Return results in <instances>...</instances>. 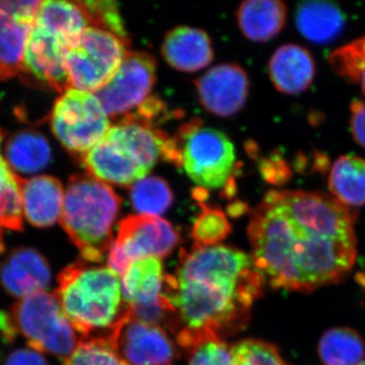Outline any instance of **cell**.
<instances>
[{
    "instance_id": "21",
    "label": "cell",
    "mask_w": 365,
    "mask_h": 365,
    "mask_svg": "<svg viewBox=\"0 0 365 365\" xmlns=\"http://www.w3.org/2000/svg\"><path fill=\"white\" fill-rule=\"evenodd\" d=\"M88 24L81 2L61 0L42 2L35 21V25L56 36L71 50L78 44Z\"/></svg>"
},
{
    "instance_id": "28",
    "label": "cell",
    "mask_w": 365,
    "mask_h": 365,
    "mask_svg": "<svg viewBox=\"0 0 365 365\" xmlns=\"http://www.w3.org/2000/svg\"><path fill=\"white\" fill-rule=\"evenodd\" d=\"M1 138L0 131V143ZM20 179L0 153V228L16 232L23 230Z\"/></svg>"
},
{
    "instance_id": "38",
    "label": "cell",
    "mask_w": 365,
    "mask_h": 365,
    "mask_svg": "<svg viewBox=\"0 0 365 365\" xmlns=\"http://www.w3.org/2000/svg\"><path fill=\"white\" fill-rule=\"evenodd\" d=\"M4 232H2L1 228H0V253L4 252Z\"/></svg>"
},
{
    "instance_id": "24",
    "label": "cell",
    "mask_w": 365,
    "mask_h": 365,
    "mask_svg": "<svg viewBox=\"0 0 365 365\" xmlns=\"http://www.w3.org/2000/svg\"><path fill=\"white\" fill-rule=\"evenodd\" d=\"M329 189L336 200L348 208L365 205V158H338L329 174Z\"/></svg>"
},
{
    "instance_id": "10",
    "label": "cell",
    "mask_w": 365,
    "mask_h": 365,
    "mask_svg": "<svg viewBox=\"0 0 365 365\" xmlns=\"http://www.w3.org/2000/svg\"><path fill=\"white\" fill-rule=\"evenodd\" d=\"M178 242L177 230L160 216H127L120 222L117 237L108 255L109 267L122 276L134 261L167 256Z\"/></svg>"
},
{
    "instance_id": "9",
    "label": "cell",
    "mask_w": 365,
    "mask_h": 365,
    "mask_svg": "<svg viewBox=\"0 0 365 365\" xmlns=\"http://www.w3.org/2000/svg\"><path fill=\"white\" fill-rule=\"evenodd\" d=\"M127 47L113 34L88 26L78 44L67 55L71 88L90 93L102 90L114 78L128 54Z\"/></svg>"
},
{
    "instance_id": "4",
    "label": "cell",
    "mask_w": 365,
    "mask_h": 365,
    "mask_svg": "<svg viewBox=\"0 0 365 365\" xmlns=\"http://www.w3.org/2000/svg\"><path fill=\"white\" fill-rule=\"evenodd\" d=\"M121 203L109 184L91 175L69 180L60 222L83 260L98 263L109 253Z\"/></svg>"
},
{
    "instance_id": "26",
    "label": "cell",
    "mask_w": 365,
    "mask_h": 365,
    "mask_svg": "<svg viewBox=\"0 0 365 365\" xmlns=\"http://www.w3.org/2000/svg\"><path fill=\"white\" fill-rule=\"evenodd\" d=\"M6 158L13 169L25 174H32L49 165L51 148L42 134L35 131H21L7 143Z\"/></svg>"
},
{
    "instance_id": "12",
    "label": "cell",
    "mask_w": 365,
    "mask_h": 365,
    "mask_svg": "<svg viewBox=\"0 0 365 365\" xmlns=\"http://www.w3.org/2000/svg\"><path fill=\"white\" fill-rule=\"evenodd\" d=\"M157 76V61L146 52H128L114 78L96 93L108 116L124 117L143 104Z\"/></svg>"
},
{
    "instance_id": "39",
    "label": "cell",
    "mask_w": 365,
    "mask_h": 365,
    "mask_svg": "<svg viewBox=\"0 0 365 365\" xmlns=\"http://www.w3.org/2000/svg\"><path fill=\"white\" fill-rule=\"evenodd\" d=\"M359 365H365V359L364 360V361L361 362V364H360Z\"/></svg>"
},
{
    "instance_id": "31",
    "label": "cell",
    "mask_w": 365,
    "mask_h": 365,
    "mask_svg": "<svg viewBox=\"0 0 365 365\" xmlns=\"http://www.w3.org/2000/svg\"><path fill=\"white\" fill-rule=\"evenodd\" d=\"M63 365H127L106 337L86 338L64 359Z\"/></svg>"
},
{
    "instance_id": "40",
    "label": "cell",
    "mask_w": 365,
    "mask_h": 365,
    "mask_svg": "<svg viewBox=\"0 0 365 365\" xmlns=\"http://www.w3.org/2000/svg\"><path fill=\"white\" fill-rule=\"evenodd\" d=\"M364 38H365V36H364Z\"/></svg>"
},
{
    "instance_id": "11",
    "label": "cell",
    "mask_w": 365,
    "mask_h": 365,
    "mask_svg": "<svg viewBox=\"0 0 365 365\" xmlns=\"http://www.w3.org/2000/svg\"><path fill=\"white\" fill-rule=\"evenodd\" d=\"M127 365H176L178 350L162 327L136 318L130 309L106 336Z\"/></svg>"
},
{
    "instance_id": "5",
    "label": "cell",
    "mask_w": 365,
    "mask_h": 365,
    "mask_svg": "<svg viewBox=\"0 0 365 365\" xmlns=\"http://www.w3.org/2000/svg\"><path fill=\"white\" fill-rule=\"evenodd\" d=\"M55 295L74 330L86 338L96 331L109 333L126 311L119 275L110 267L71 264L59 274Z\"/></svg>"
},
{
    "instance_id": "1",
    "label": "cell",
    "mask_w": 365,
    "mask_h": 365,
    "mask_svg": "<svg viewBox=\"0 0 365 365\" xmlns=\"http://www.w3.org/2000/svg\"><path fill=\"white\" fill-rule=\"evenodd\" d=\"M355 212L332 195L271 190L252 211V260L271 287L311 292L335 284L356 260Z\"/></svg>"
},
{
    "instance_id": "7",
    "label": "cell",
    "mask_w": 365,
    "mask_h": 365,
    "mask_svg": "<svg viewBox=\"0 0 365 365\" xmlns=\"http://www.w3.org/2000/svg\"><path fill=\"white\" fill-rule=\"evenodd\" d=\"M181 168L198 186L218 189L227 185L235 167V146L222 132L203 126L200 120L182 125L174 137Z\"/></svg>"
},
{
    "instance_id": "33",
    "label": "cell",
    "mask_w": 365,
    "mask_h": 365,
    "mask_svg": "<svg viewBox=\"0 0 365 365\" xmlns=\"http://www.w3.org/2000/svg\"><path fill=\"white\" fill-rule=\"evenodd\" d=\"M79 2L85 9L88 23L95 25L96 28L113 34L120 40L123 41L127 46L130 44L128 33L125 29L116 2L109 1V0H103V1L90 0V1Z\"/></svg>"
},
{
    "instance_id": "3",
    "label": "cell",
    "mask_w": 365,
    "mask_h": 365,
    "mask_svg": "<svg viewBox=\"0 0 365 365\" xmlns=\"http://www.w3.org/2000/svg\"><path fill=\"white\" fill-rule=\"evenodd\" d=\"M169 138L153 125L126 115L81 160L88 175L96 179L131 187L163 158Z\"/></svg>"
},
{
    "instance_id": "6",
    "label": "cell",
    "mask_w": 365,
    "mask_h": 365,
    "mask_svg": "<svg viewBox=\"0 0 365 365\" xmlns=\"http://www.w3.org/2000/svg\"><path fill=\"white\" fill-rule=\"evenodd\" d=\"M16 335L32 349L67 359L78 346V336L55 294L41 292L19 300L9 312Z\"/></svg>"
},
{
    "instance_id": "22",
    "label": "cell",
    "mask_w": 365,
    "mask_h": 365,
    "mask_svg": "<svg viewBox=\"0 0 365 365\" xmlns=\"http://www.w3.org/2000/svg\"><path fill=\"white\" fill-rule=\"evenodd\" d=\"M297 30L306 39L318 44L332 42L342 32L345 16L334 2H302L295 14Z\"/></svg>"
},
{
    "instance_id": "34",
    "label": "cell",
    "mask_w": 365,
    "mask_h": 365,
    "mask_svg": "<svg viewBox=\"0 0 365 365\" xmlns=\"http://www.w3.org/2000/svg\"><path fill=\"white\" fill-rule=\"evenodd\" d=\"M235 365H292L281 356L279 350L270 343L248 339L232 347Z\"/></svg>"
},
{
    "instance_id": "35",
    "label": "cell",
    "mask_w": 365,
    "mask_h": 365,
    "mask_svg": "<svg viewBox=\"0 0 365 365\" xmlns=\"http://www.w3.org/2000/svg\"><path fill=\"white\" fill-rule=\"evenodd\" d=\"M261 172L268 182L282 184L290 178V170L279 158H267L261 165Z\"/></svg>"
},
{
    "instance_id": "16",
    "label": "cell",
    "mask_w": 365,
    "mask_h": 365,
    "mask_svg": "<svg viewBox=\"0 0 365 365\" xmlns=\"http://www.w3.org/2000/svg\"><path fill=\"white\" fill-rule=\"evenodd\" d=\"M68 47L56 36L34 24L24 60L23 71L49 86L51 90L62 93L71 88L66 60Z\"/></svg>"
},
{
    "instance_id": "27",
    "label": "cell",
    "mask_w": 365,
    "mask_h": 365,
    "mask_svg": "<svg viewBox=\"0 0 365 365\" xmlns=\"http://www.w3.org/2000/svg\"><path fill=\"white\" fill-rule=\"evenodd\" d=\"M323 365H359L365 359V345L359 334L350 328L327 331L319 342Z\"/></svg>"
},
{
    "instance_id": "15",
    "label": "cell",
    "mask_w": 365,
    "mask_h": 365,
    "mask_svg": "<svg viewBox=\"0 0 365 365\" xmlns=\"http://www.w3.org/2000/svg\"><path fill=\"white\" fill-rule=\"evenodd\" d=\"M203 107L216 116L237 114L246 104L250 83L246 71L235 64L212 67L195 83Z\"/></svg>"
},
{
    "instance_id": "13",
    "label": "cell",
    "mask_w": 365,
    "mask_h": 365,
    "mask_svg": "<svg viewBox=\"0 0 365 365\" xmlns=\"http://www.w3.org/2000/svg\"><path fill=\"white\" fill-rule=\"evenodd\" d=\"M165 282L160 259L150 257L134 261L121 276L122 294L127 307L146 323L169 326V316L162 304Z\"/></svg>"
},
{
    "instance_id": "2",
    "label": "cell",
    "mask_w": 365,
    "mask_h": 365,
    "mask_svg": "<svg viewBox=\"0 0 365 365\" xmlns=\"http://www.w3.org/2000/svg\"><path fill=\"white\" fill-rule=\"evenodd\" d=\"M265 278L248 255L230 247L182 250L176 271L165 276L162 302L169 330L222 338L248 325Z\"/></svg>"
},
{
    "instance_id": "20",
    "label": "cell",
    "mask_w": 365,
    "mask_h": 365,
    "mask_svg": "<svg viewBox=\"0 0 365 365\" xmlns=\"http://www.w3.org/2000/svg\"><path fill=\"white\" fill-rule=\"evenodd\" d=\"M162 54L177 71L195 72L209 66L213 60L210 38L202 30L179 26L165 37Z\"/></svg>"
},
{
    "instance_id": "17",
    "label": "cell",
    "mask_w": 365,
    "mask_h": 365,
    "mask_svg": "<svg viewBox=\"0 0 365 365\" xmlns=\"http://www.w3.org/2000/svg\"><path fill=\"white\" fill-rule=\"evenodd\" d=\"M51 276L45 257L32 248L14 249L0 264V285L16 299L46 292Z\"/></svg>"
},
{
    "instance_id": "25",
    "label": "cell",
    "mask_w": 365,
    "mask_h": 365,
    "mask_svg": "<svg viewBox=\"0 0 365 365\" xmlns=\"http://www.w3.org/2000/svg\"><path fill=\"white\" fill-rule=\"evenodd\" d=\"M176 365H235L232 348L212 334L179 332L177 334Z\"/></svg>"
},
{
    "instance_id": "29",
    "label": "cell",
    "mask_w": 365,
    "mask_h": 365,
    "mask_svg": "<svg viewBox=\"0 0 365 365\" xmlns=\"http://www.w3.org/2000/svg\"><path fill=\"white\" fill-rule=\"evenodd\" d=\"M169 184L158 177H145L130 187L132 206L140 215L160 216L173 203Z\"/></svg>"
},
{
    "instance_id": "23",
    "label": "cell",
    "mask_w": 365,
    "mask_h": 365,
    "mask_svg": "<svg viewBox=\"0 0 365 365\" xmlns=\"http://www.w3.org/2000/svg\"><path fill=\"white\" fill-rule=\"evenodd\" d=\"M237 16L246 38L254 42H267L284 28L287 9L278 0H249L242 2Z\"/></svg>"
},
{
    "instance_id": "30",
    "label": "cell",
    "mask_w": 365,
    "mask_h": 365,
    "mask_svg": "<svg viewBox=\"0 0 365 365\" xmlns=\"http://www.w3.org/2000/svg\"><path fill=\"white\" fill-rule=\"evenodd\" d=\"M329 62L334 71L346 81L359 83L365 96V38L353 41L331 53Z\"/></svg>"
},
{
    "instance_id": "8",
    "label": "cell",
    "mask_w": 365,
    "mask_h": 365,
    "mask_svg": "<svg viewBox=\"0 0 365 365\" xmlns=\"http://www.w3.org/2000/svg\"><path fill=\"white\" fill-rule=\"evenodd\" d=\"M53 133L67 150L81 158L111 128L109 116L96 93L69 88L55 103Z\"/></svg>"
},
{
    "instance_id": "18",
    "label": "cell",
    "mask_w": 365,
    "mask_h": 365,
    "mask_svg": "<svg viewBox=\"0 0 365 365\" xmlns=\"http://www.w3.org/2000/svg\"><path fill=\"white\" fill-rule=\"evenodd\" d=\"M21 204L26 220L37 227H49L61 220L64 190L51 176L20 179Z\"/></svg>"
},
{
    "instance_id": "37",
    "label": "cell",
    "mask_w": 365,
    "mask_h": 365,
    "mask_svg": "<svg viewBox=\"0 0 365 365\" xmlns=\"http://www.w3.org/2000/svg\"><path fill=\"white\" fill-rule=\"evenodd\" d=\"M6 365H49L42 353L32 349H19L11 353Z\"/></svg>"
},
{
    "instance_id": "32",
    "label": "cell",
    "mask_w": 365,
    "mask_h": 365,
    "mask_svg": "<svg viewBox=\"0 0 365 365\" xmlns=\"http://www.w3.org/2000/svg\"><path fill=\"white\" fill-rule=\"evenodd\" d=\"M201 206L202 211L194 222L192 237L199 246H215L230 234L232 230L230 223L220 209L210 207L202 203Z\"/></svg>"
},
{
    "instance_id": "19",
    "label": "cell",
    "mask_w": 365,
    "mask_h": 365,
    "mask_svg": "<svg viewBox=\"0 0 365 365\" xmlns=\"http://www.w3.org/2000/svg\"><path fill=\"white\" fill-rule=\"evenodd\" d=\"M269 76L281 93L297 95L307 91L316 76V63L306 48L287 44L278 48L269 61Z\"/></svg>"
},
{
    "instance_id": "14",
    "label": "cell",
    "mask_w": 365,
    "mask_h": 365,
    "mask_svg": "<svg viewBox=\"0 0 365 365\" xmlns=\"http://www.w3.org/2000/svg\"><path fill=\"white\" fill-rule=\"evenodd\" d=\"M38 9V1H0V81L23 71Z\"/></svg>"
},
{
    "instance_id": "36",
    "label": "cell",
    "mask_w": 365,
    "mask_h": 365,
    "mask_svg": "<svg viewBox=\"0 0 365 365\" xmlns=\"http://www.w3.org/2000/svg\"><path fill=\"white\" fill-rule=\"evenodd\" d=\"M350 129L354 140L365 148V102L354 101L350 107Z\"/></svg>"
}]
</instances>
